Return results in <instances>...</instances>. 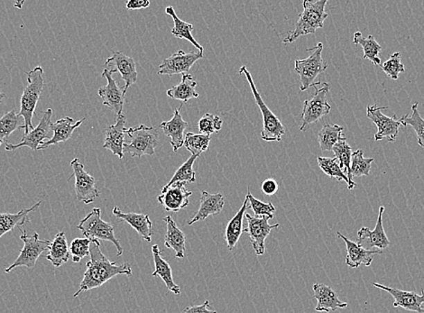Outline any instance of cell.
<instances>
[{"instance_id": "cell-13", "label": "cell", "mask_w": 424, "mask_h": 313, "mask_svg": "<svg viewBox=\"0 0 424 313\" xmlns=\"http://www.w3.org/2000/svg\"><path fill=\"white\" fill-rule=\"evenodd\" d=\"M203 52L196 51V52L186 53L183 50H179L170 57L164 59L162 64L159 66L158 74L159 75H176V74H187L191 68L197 61L203 58Z\"/></svg>"}, {"instance_id": "cell-38", "label": "cell", "mask_w": 424, "mask_h": 313, "mask_svg": "<svg viewBox=\"0 0 424 313\" xmlns=\"http://www.w3.org/2000/svg\"><path fill=\"white\" fill-rule=\"evenodd\" d=\"M211 139V136L189 132L185 135L184 145L192 156L199 157L203 152L207 151Z\"/></svg>"}, {"instance_id": "cell-4", "label": "cell", "mask_w": 424, "mask_h": 313, "mask_svg": "<svg viewBox=\"0 0 424 313\" xmlns=\"http://www.w3.org/2000/svg\"><path fill=\"white\" fill-rule=\"evenodd\" d=\"M77 229L82 231L86 238L94 241H109L114 244L118 254L116 256L123 255L124 249L121 242L115 235L114 226L109 222H104L101 219V210L100 208H94L85 219L80 220Z\"/></svg>"}, {"instance_id": "cell-44", "label": "cell", "mask_w": 424, "mask_h": 313, "mask_svg": "<svg viewBox=\"0 0 424 313\" xmlns=\"http://www.w3.org/2000/svg\"><path fill=\"white\" fill-rule=\"evenodd\" d=\"M223 122L218 116L206 113L203 117L200 119L198 127L200 132L203 135L211 136L214 133H219L222 128Z\"/></svg>"}, {"instance_id": "cell-32", "label": "cell", "mask_w": 424, "mask_h": 313, "mask_svg": "<svg viewBox=\"0 0 424 313\" xmlns=\"http://www.w3.org/2000/svg\"><path fill=\"white\" fill-rule=\"evenodd\" d=\"M196 86L197 82L191 74H183L182 82L168 89L166 94L172 100H180L185 104L192 98L199 97V94L195 91Z\"/></svg>"}, {"instance_id": "cell-9", "label": "cell", "mask_w": 424, "mask_h": 313, "mask_svg": "<svg viewBox=\"0 0 424 313\" xmlns=\"http://www.w3.org/2000/svg\"><path fill=\"white\" fill-rule=\"evenodd\" d=\"M19 229L21 231L20 240L24 242V247L14 263L10 267L6 268V273H10L15 268L20 267L32 269L40 256L50 249L51 241L39 240V234L37 232L28 235L26 231H22L21 228Z\"/></svg>"}, {"instance_id": "cell-33", "label": "cell", "mask_w": 424, "mask_h": 313, "mask_svg": "<svg viewBox=\"0 0 424 313\" xmlns=\"http://www.w3.org/2000/svg\"><path fill=\"white\" fill-rule=\"evenodd\" d=\"M334 156L339 161V167L349 181L348 190H354L357 184L354 183L353 177L351 175V156L352 148L347 143V139L340 140L333 149Z\"/></svg>"}, {"instance_id": "cell-17", "label": "cell", "mask_w": 424, "mask_h": 313, "mask_svg": "<svg viewBox=\"0 0 424 313\" xmlns=\"http://www.w3.org/2000/svg\"><path fill=\"white\" fill-rule=\"evenodd\" d=\"M105 66L106 69L112 70L113 73H121L125 82V93L130 86L136 82L139 75H137L136 62L132 57L125 55L121 51H112V56L106 60Z\"/></svg>"}, {"instance_id": "cell-2", "label": "cell", "mask_w": 424, "mask_h": 313, "mask_svg": "<svg viewBox=\"0 0 424 313\" xmlns=\"http://www.w3.org/2000/svg\"><path fill=\"white\" fill-rule=\"evenodd\" d=\"M327 4L328 0H304L303 12L300 14L294 29L288 32V37L283 40V43H294L303 35H315L317 29L324 28V21L328 17L327 12L325 11Z\"/></svg>"}, {"instance_id": "cell-50", "label": "cell", "mask_w": 424, "mask_h": 313, "mask_svg": "<svg viewBox=\"0 0 424 313\" xmlns=\"http://www.w3.org/2000/svg\"><path fill=\"white\" fill-rule=\"evenodd\" d=\"M23 4H24V2H17V3H15V6H16V7L17 8H19V10H20V8H22Z\"/></svg>"}, {"instance_id": "cell-16", "label": "cell", "mask_w": 424, "mask_h": 313, "mask_svg": "<svg viewBox=\"0 0 424 313\" xmlns=\"http://www.w3.org/2000/svg\"><path fill=\"white\" fill-rule=\"evenodd\" d=\"M53 110L48 109L43 112V117L39 121L38 126L34 130L29 132L28 135L24 136L22 141L17 145L6 144V151H14L20 147H28L34 152L38 150L39 145L47 139L51 131V124H52Z\"/></svg>"}, {"instance_id": "cell-37", "label": "cell", "mask_w": 424, "mask_h": 313, "mask_svg": "<svg viewBox=\"0 0 424 313\" xmlns=\"http://www.w3.org/2000/svg\"><path fill=\"white\" fill-rule=\"evenodd\" d=\"M419 103H415L412 106V113L401 118L403 126L405 127L410 126L414 128L417 136L418 145L424 148V119L418 110Z\"/></svg>"}, {"instance_id": "cell-11", "label": "cell", "mask_w": 424, "mask_h": 313, "mask_svg": "<svg viewBox=\"0 0 424 313\" xmlns=\"http://www.w3.org/2000/svg\"><path fill=\"white\" fill-rule=\"evenodd\" d=\"M71 166L73 171L71 177L76 178L74 189H76L78 201L85 204H92L100 195L96 186V180L85 171V166L80 162L78 158H74L71 161Z\"/></svg>"}, {"instance_id": "cell-6", "label": "cell", "mask_w": 424, "mask_h": 313, "mask_svg": "<svg viewBox=\"0 0 424 313\" xmlns=\"http://www.w3.org/2000/svg\"><path fill=\"white\" fill-rule=\"evenodd\" d=\"M322 51L324 44L319 43L312 48L307 49V52H312L308 58L295 60L294 71L299 74L301 91L321 84V82H315V80L328 68V62L322 58Z\"/></svg>"}, {"instance_id": "cell-8", "label": "cell", "mask_w": 424, "mask_h": 313, "mask_svg": "<svg viewBox=\"0 0 424 313\" xmlns=\"http://www.w3.org/2000/svg\"><path fill=\"white\" fill-rule=\"evenodd\" d=\"M321 89L315 86V93L310 100H306L303 103V113L301 115V131H306L310 125L317 123L319 119L330 114L331 106L328 103L327 96L330 93V84L328 82L321 83Z\"/></svg>"}, {"instance_id": "cell-25", "label": "cell", "mask_w": 424, "mask_h": 313, "mask_svg": "<svg viewBox=\"0 0 424 313\" xmlns=\"http://www.w3.org/2000/svg\"><path fill=\"white\" fill-rule=\"evenodd\" d=\"M113 215L128 223L146 242H151L154 235L153 223L148 215L141 213H124L118 207L113 208Z\"/></svg>"}, {"instance_id": "cell-35", "label": "cell", "mask_w": 424, "mask_h": 313, "mask_svg": "<svg viewBox=\"0 0 424 313\" xmlns=\"http://www.w3.org/2000/svg\"><path fill=\"white\" fill-rule=\"evenodd\" d=\"M166 13L174 20L175 26L172 30V35L176 38L189 41L197 49L201 51V52H204V48L193 37V26L192 24L185 22V21L179 19L175 13V8L172 6L166 8Z\"/></svg>"}, {"instance_id": "cell-29", "label": "cell", "mask_w": 424, "mask_h": 313, "mask_svg": "<svg viewBox=\"0 0 424 313\" xmlns=\"http://www.w3.org/2000/svg\"><path fill=\"white\" fill-rule=\"evenodd\" d=\"M249 197L247 196L240 211H238V213L229 220L228 225H227L225 240L229 251H232L234 247L237 246L241 235L244 232L243 220L247 208H249Z\"/></svg>"}, {"instance_id": "cell-27", "label": "cell", "mask_w": 424, "mask_h": 313, "mask_svg": "<svg viewBox=\"0 0 424 313\" xmlns=\"http://www.w3.org/2000/svg\"><path fill=\"white\" fill-rule=\"evenodd\" d=\"M166 223V235L164 240V246L167 249H171L175 252L177 258H184L186 251V235L182 229H179L177 224L171 216H166L164 219Z\"/></svg>"}, {"instance_id": "cell-22", "label": "cell", "mask_w": 424, "mask_h": 313, "mask_svg": "<svg viewBox=\"0 0 424 313\" xmlns=\"http://www.w3.org/2000/svg\"><path fill=\"white\" fill-rule=\"evenodd\" d=\"M86 118L76 121L70 117L59 119L55 123L51 124V131H53L52 138L46 140L39 145L38 150H46L50 145H58L59 143L68 141L77 127L82 126Z\"/></svg>"}, {"instance_id": "cell-21", "label": "cell", "mask_w": 424, "mask_h": 313, "mask_svg": "<svg viewBox=\"0 0 424 313\" xmlns=\"http://www.w3.org/2000/svg\"><path fill=\"white\" fill-rule=\"evenodd\" d=\"M127 117L122 113L116 118V123L112 125L106 129L105 141L103 148L107 149L114 156H118L119 159L124 158L125 134Z\"/></svg>"}, {"instance_id": "cell-49", "label": "cell", "mask_w": 424, "mask_h": 313, "mask_svg": "<svg viewBox=\"0 0 424 313\" xmlns=\"http://www.w3.org/2000/svg\"><path fill=\"white\" fill-rule=\"evenodd\" d=\"M150 6V2L148 0H130L125 3V8L128 10H142V8H148Z\"/></svg>"}, {"instance_id": "cell-48", "label": "cell", "mask_w": 424, "mask_h": 313, "mask_svg": "<svg viewBox=\"0 0 424 313\" xmlns=\"http://www.w3.org/2000/svg\"><path fill=\"white\" fill-rule=\"evenodd\" d=\"M261 189L265 195L272 196L276 195L279 190V184L274 179H267L263 181Z\"/></svg>"}, {"instance_id": "cell-30", "label": "cell", "mask_w": 424, "mask_h": 313, "mask_svg": "<svg viewBox=\"0 0 424 313\" xmlns=\"http://www.w3.org/2000/svg\"><path fill=\"white\" fill-rule=\"evenodd\" d=\"M42 202H38L37 204L32 206L29 208H24L17 213H0V238L5 234L13 231L15 228L20 229L26 223L30 222L28 219L29 213H34L40 207Z\"/></svg>"}, {"instance_id": "cell-45", "label": "cell", "mask_w": 424, "mask_h": 313, "mask_svg": "<svg viewBox=\"0 0 424 313\" xmlns=\"http://www.w3.org/2000/svg\"><path fill=\"white\" fill-rule=\"evenodd\" d=\"M91 241L89 238H76L71 242L70 247V254L73 258V263H80L83 258L89 256Z\"/></svg>"}, {"instance_id": "cell-20", "label": "cell", "mask_w": 424, "mask_h": 313, "mask_svg": "<svg viewBox=\"0 0 424 313\" xmlns=\"http://www.w3.org/2000/svg\"><path fill=\"white\" fill-rule=\"evenodd\" d=\"M337 235L339 238H342L346 243L348 254L346 256L345 263L349 267L358 268L361 265L370 267L373 262V256L382 254L380 250L367 249L360 244L349 240L347 237H345L339 231L337 232Z\"/></svg>"}, {"instance_id": "cell-24", "label": "cell", "mask_w": 424, "mask_h": 313, "mask_svg": "<svg viewBox=\"0 0 424 313\" xmlns=\"http://www.w3.org/2000/svg\"><path fill=\"white\" fill-rule=\"evenodd\" d=\"M224 205H225V199L222 193L211 195L203 190L199 210L193 216V220L188 222V225L192 226L194 223L204 220L209 217L219 215L223 210Z\"/></svg>"}, {"instance_id": "cell-43", "label": "cell", "mask_w": 424, "mask_h": 313, "mask_svg": "<svg viewBox=\"0 0 424 313\" xmlns=\"http://www.w3.org/2000/svg\"><path fill=\"white\" fill-rule=\"evenodd\" d=\"M382 70L391 79L396 80L398 79L399 74L405 73V68L402 62L401 53L399 52L394 53L390 57L381 65Z\"/></svg>"}, {"instance_id": "cell-39", "label": "cell", "mask_w": 424, "mask_h": 313, "mask_svg": "<svg viewBox=\"0 0 424 313\" xmlns=\"http://www.w3.org/2000/svg\"><path fill=\"white\" fill-rule=\"evenodd\" d=\"M20 117L13 109L11 111L5 113L0 118V147L2 144H7V140L10 136L12 133H14L17 129H19Z\"/></svg>"}, {"instance_id": "cell-23", "label": "cell", "mask_w": 424, "mask_h": 313, "mask_svg": "<svg viewBox=\"0 0 424 313\" xmlns=\"http://www.w3.org/2000/svg\"><path fill=\"white\" fill-rule=\"evenodd\" d=\"M313 297L317 300L318 304L315 311L319 312H335L337 309H345L347 303H343L339 299L336 292L330 286L324 284L313 285Z\"/></svg>"}, {"instance_id": "cell-18", "label": "cell", "mask_w": 424, "mask_h": 313, "mask_svg": "<svg viewBox=\"0 0 424 313\" xmlns=\"http://www.w3.org/2000/svg\"><path fill=\"white\" fill-rule=\"evenodd\" d=\"M385 207L381 206L379 208L378 222H376V228L371 231L366 226H362L357 231V243L362 245L364 241H366L367 246L371 249H376L383 251L390 246V241L388 240L386 231H385L383 226V214Z\"/></svg>"}, {"instance_id": "cell-15", "label": "cell", "mask_w": 424, "mask_h": 313, "mask_svg": "<svg viewBox=\"0 0 424 313\" xmlns=\"http://www.w3.org/2000/svg\"><path fill=\"white\" fill-rule=\"evenodd\" d=\"M112 70L104 69L103 77L107 79V85L98 89V96L103 100L104 106L112 110L116 117L123 113L125 104L124 88L119 87L118 82L113 78Z\"/></svg>"}, {"instance_id": "cell-19", "label": "cell", "mask_w": 424, "mask_h": 313, "mask_svg": "<svg viewBox=\"0 0 424 313\" xmlns=\"http://www.w3.org/2000/svg\"><path fill=\"white\" fill-rule=\"evenodd\" d=\"M373 286L381 289V290L387 292L388 294L392 295L395 302L394 307H401L406 311L414 312L416 313H424V292L422 294H418L415 292H407L399 290V289L388 287V286L373 283Z\"/></svg>"}, {"instance_id": "cell-14", "label": "cell", "mask_w": 424, "mask_h": 313, "mask_svg": "<svg viewBox=\"0 0 424 313\" xmlns=\"http://www.w3.org/2000/svg\"><path fill=\"white\" fill-rule=\"evenodd\" d=\"M192 195L193 193L186 189V184L178 181L172 186H164L161 195L157 197V202L166 211L179 213L189 206Z\"/></svg>"}, {"instance_id": "cell-10", "label": "cell", "mask_w": 424, "mask_h": 313, "mask_svg": "<svg viewBox=\"0 0 424 313\" xmlns=\"http://www.w3.org/2000/svg\"><path fill=\"white\" fill-rule=\"evenodd\" d=\"M387 109L388 107H379L376 104L367 106L366 117L378 127V132L375 135L376 141L385 139L388 142H396L399 128L403 126L402 119L397 118L396 114L390 118L382 113V110Z\"/></svg>"}, {"instance_id": "cell-3", "label": "cell", "mask_w": 424, "mask_h": 313, "mask_svg": "<svg viewBox=\"0 0 424 313\" xmlns=\"http://www.w3.org/2000/svg\"><path fill=\"white\" fill-rule=\"evenodd\" d=\"M28 75V85L21 97L20 111L19 116L25 121V125L20 126L19 129H25V135L35 129L33 126V117H34L35 109H37L39 98L43 92L44 80V70L41 66H37L34 70L26 73Z\"/></svg>"}, {"instance_id": "cell-28", "label": "cell", "mask_w": 424, "mask_h": 313, "mask_svg": "<svg viewBox=\"0 0 424 313\" xmlns=\"http://www.w3.org/2000/svg\"><path fill=\"white\" fill-rule=\"evenodd\" d=\"M153 253L155 270L153 273L154 277H160L166 284L167 289L176 295L181 294L180 286L175 284L173 278V271L168 262L163 258L161 250L158 245L152 247Z\"/></svg>"}, {"instance_id": "cell-51", "label": "cell", "mask_w": 424, "mask_h": 313, "mask_svg": "<svg viewBox=\"0 0 424 313\" xmlns=\"http://www.w3.org/2000/svg\"><path fill=\"white\" fill-rule=\"evenodd\" d=\"M6 98V94L3 93V92H0V102Z\"/></svg>"}, {"instance_id": "cell-12", "label": "cell", "mask_w": 424, "mask_h": 313, "mask_svg": "<svg viewBox=\"0 0 424 313\" xmlns=\"http://www.w3.org/2000/svg\"><path fill=\"white\" fill-rule=\"evenodd\" d=\"M245 217L247 220V226L244 229V232L249 234L254 251L258 256L264 255L265 240L274 229L279 228L280 224H270L271 217L268 216L252 217L246 213Z\"/></svg>"}, {"instance_id": "cell-41", "label": "cell", "mask_w": 424, "mask_h": 313, "mask_svg": "<svg viewBox=\"0 0 424 313\" xmlns=\"http://www.w3.org/2000/svg\"><path fill=\"white\" fill-rule=\"evenodd\" d=\"M373 158L364 157L363 150H357L352 153L351 175L353 177H367L371 171Z\"/></svg>"}, {"instance_id": "cell-52", "label": "cell", "mask_w": 424, "mask_h": 313, "mask_svg": "<svg viewBox=\"0 0 424 313\" xmlns=\"http://www.w3.org/2000/svg\"><path fill=\"white\" fill-rule=\"evenodd\" d=\"M424 292V291H423Z\"/></svg>"}, {"instance_id": "cell-34", "label": "cell", "mask_w": 424, "mask_h": 313, "mask_svg": "<svg viewBox=\"0 0 424 313\" xmlns=\"http://www.w3.org/2000/svg\"><path fill=\"white\" fill-rule=\"evenodd\" d=\"M344 127L337 124H325L319 130L318 141L322 152L333 151L334 145L340 140L347 139L343 135Z\"/></svg>"}, {"instance_id": "cell-42", "label": "cell", "mask_w": 424, "mask_h": 313, "mask_svg": "<svg viewBox=\"0 0 424 313\" xmlns=\"http://www.w3.org/2000/svg\"><path fill=\"white\" fill-rule=\"evenodd\" d=\"M197 158H198V156H191L189 159L175 172L174 177H173L171 181H170L166 186H172L173 184L178 183V181L185 184L195 183L196 172L193 170V163L195 162Z\"/></svg>"}, {"instance_id": "cell-7", "label": "cell", "mask_w": 424, "mask_h": 313, "mask_svg": "<svg viewBox=\"0 0 424 313\" xmlns=\"http://www.w3.org/2000/svg\"><path fill=\"white\" fill-rule=\"evenodd\" d=\"M130 137V143L124 144V154L128 153L131 157L141 158L143 156H153L158 145L159 132L152 127L140 125L130 127L125 131Z\"/></svg>"}, {"instance_id": "cell-36", "label": "cell", "mask_w": 424, "mask_h": 313, "mask_svg": "<svg viewBox=\"0 0 424 313\" xmlns=\"http://www.w3.org/2000/svg\"><path fill=\"white\" fill-rule=\"evenodd\" d=\"M353 43L362 46L364 59L369 60L376 66L381 65V58L379 57L382 51V46L376 42L375 37L369 35V37H363L360 32L354 34Z\"/></svg>"}, {"instance_id": "cell-5", "label": "cell", "mask_w": 424, "mask_h": 313, "mask_svg": "<svg viewBox=\"0 0 424 313\" xmlns=\"http://www.w3.org/2000/svg\"><path fill=\"white\" fill-rule=\"evenodd\" d=\"M240 74H244L246 76L247 82L249 83L251 91L255 98L256 105L262 113L263 120H264V126L261 131V138L267 142L277 141L280 142L282 136L285 135L286 130L285 126L280 121V119L272 112V110L268 108L267 104L263 100L261 95L259 94L258 89L256 87L254 82L252 75L247 70L246 66H242L240 69Z\"/></svg>"}, {"instance_id": "cell-40", "label": "cell", "mask_w": 424, "mask_h": 313, "mask_svg": "<svg viewBox=\"0 0 424 313\" xmlns=\"http://www.w3.org/2000/svg\"><path fill=\"white\" fill-rule=\"evenodd\" d=\"M319 168L325 175L331 179H337V181H344L349 186V181L347 175L340 168L339 163L335 157H317Z\"/></svg>"}, {"instance_id": "cell-47", "label": "cell", "mask_w": 424, "mask_h": 313, "mask_svg": "<svg viewBox=\"0 0 424 313\" xmlns=\"http://www.w3.org/2000/svg\"><path fill=\"white\" fill-rule=\"evenodd\" d=\"M183 313H218L211 308V304L209 301H205V303L202 305H193L186 307L183 311Z\"/></svg>"}, {"instance_id": "cell-46", "label": "cell", "mask_w": 424, "mask_h": 313, "mask_svg": "<svg viewBox=\"0 0 424 313\" xmlns=\"http://www.w3.org/2000/svg\"><path fill=\"white\" fill-rule=\"evenodd\" d=\"M247 197L249 199V208H252L253 213L256 217L268 216L271 220L274 219V213L276 211V207L273 204H265L259 199H256L251 195L249 189H247Z\"/></svg>"}, {"instance_id": "cell-1", "label": "cell", "mask_w": 424, "mask_h": 313, "mask_svg": "<svg viewBox=\"0 0 424 313\" xmlns=\"http://www.w3.org/2000/svg\"><path fill=\"white\" fill-rule=\"evenodd\" d=\"M100 241L94 240L91 243L89 249V261L86 264L87 270L83 276L79 290L74 294L73 297L79 296L82 292L92 290L100 287L110 279L114 278L118 274H125L131 276L133 274L130 265L125 263L116 265V262L109 260L100 249Z\"/></svg>"}, {"instance_id": "cell-31", "label": "cell", "mask_w": 424, "mask_h": 313, "mask_svg": "<svg viewBox=\"0 0 424 313\" xmlns=\"http://www.w3.org/2000/svg\"><path fill=\"white\" fill-rule=\"evenodd\" d=\"M70 258V249L68 247L67 235L64 231L58 232L51 242L46 259L52 263L53 267L58 268L67 263Z\"/></svg>"}, {"instance_id": "cell-26", "label": "cell", "mask_w": 424, "mask_h": 313, "mask_svg": "<svg viewBox=\"0 0 424 313\" xmlns=\"http://www.w3.org/2000/svg\"><path fill=\"white\" fill-rule=\"evenodd\" d=\"M182 106H183V104L179 107V109L175 110L172 119L168 121H163L160 125L166 136L171 138L170 143H171L174 152H177L179 149L183 147L185 137L184 131L189 126V123L184 121L180 114Z\"/></svg>"}]
</instances>
